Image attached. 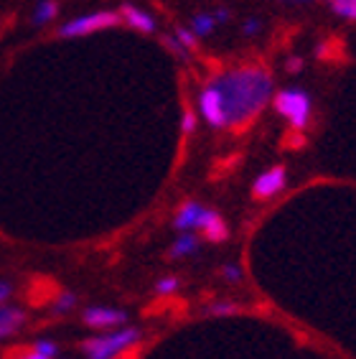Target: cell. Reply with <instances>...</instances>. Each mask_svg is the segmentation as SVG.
<instances>
[{"label":"cell","mask_w":356,"mask_h":359,"mask_svg":"<svg viewBox=\"0 0 356 359\" xmlns=\"http://www.w3.org/2000/svg\"><path fill=\"white\" fill-rule=\"evenodd\" d=\"M206 84L214 90V95L219 97L224 128L249 125L275 97L273 74L265 67H257V64L226 69L214 79H209Z\"/></svg>","instance_id":"obj_1"},{"label":"cell","mask_w":356,"mask_h":359,"mask_svg":"<svg viewBox=\"0 0 356 359\" xmlns=\"http://www.w3.org/2000/svg\"><path fill=\"white\" fill-rule=\"evenodd\" d=\"M140 339L143 334L137 332L135 326H120V329L87 339L82 344V352L87 359H123V354L130 352Z\"/></svg>","instance_id":"obj_2"},{"label":"cell","mask_w":356,"mask_h":359,"mask_svg":"<svg viewBox=\"0 0 356 359\" xmlns=\"http://www.w3.org/2000/svg\"><path fill=\"white\" fill-rule=\"evenodd\" d=\"M275 110L278 115L288 120V125L293 130H306L310 123V112H313V102L310 95L301 87H285L273 97Z\"/></svg>","instance_id":"obj_3"},{"label":"cell","mask_w":356,"mask_h":359,"mask_svg":"<svg viewBox=\"0 0 356 359\" xmlns=\"http://www.w3.org/2000/svg\"><path fill=\"white\" fill-rule=\"evenodd\" d=\"M123 21V15L115 11H92V13L76 15L71 21L59 26V36L62 39H82V36L97 34V31H107L115 28L117 23Z\"/></svg>","instance_id":"obj_4"},{"label":"cell","mask_w":356,"mask_h":359,"mask_svg":"<svg viewBox=\"0 0 356 359\" xmlns=\"http://www.w3.org/2000/svg\"><path fill=\"white\" fill-rule=\"evenodd\" d=\"M82 321L92 329H120L128 324V313L110 306H89L82 311Z\"/></svg>","instance_id":"obj_5"},{"label":"cell","mask_w":356,"mask_h":359,"mask_svg":"<svg viewBox=\"0 0 356 359\" xmlns=\"http://www.w3.org/2000/svg\"><path fill=\"white\" fill-rule=\"evenodd\" d=\"M285 187H288V171L282 166H273V168H267V171H262L260 176L254 179L252 191L257 199H273V196H278Z\"/></svg>","instance_id":"obj_6"},{"label":"cell","mask_w":356,"mask_h":359,"mask_svg":"<svg viewBox=\"0 0 356 359\" xmlns=\"http://www.w3.org/2000/svg\"><path fill=\"white\" fill-rule=\"evenodd\" d=\"M204 232V237L209 242H224L229 237V229H226V222L221 219L219 212H214V209H204V215L199 219V227Z\"/></svg>","instance_id":"obj_7"},{"label":"cell","mask_w":356,"mask_h":359,"mask_svg":"<svg viewBox=\"0 0 356 359\" xmlns=\"http://www.w3.org/2000/svg\"><path fill=\"white\" fill-rule=\"evenodd\" d=\"M120 15H123V21L135 28V31H143V34H153V31H156V18H153L148 11H143V8L125 3V6L120 8Z\"/></svg>","instance_id":"obj_8"},{"label":"cell","mask_w":356,"mask_h":359,"mask_svg":"<svg viewBox=\"0 0 356 359\" xmlns=\"http://www.w3.org/2000/svg\"><path fill=\"white\" fill-rule=\"evenodd\" d=\"M26 324V313L23 309L15 306H0V339L13 337L15 332H21Z\"/></svg>","instance_id":"obj_9"},{"label":"cell","mask_w":356,"mask_h":359,"mask_svg":"<svg viewBox=\"0 0 356 359\" xmlns=\"http://www.w3.org/2000/svg\"><path fill=\"white\" fill-rule=\"evenodd\" d=\"M201 215H204V207L196 204V201H189V204H184V207L178 209L176 222H173V224H176L178 232H191V229L199 227Z\"/></svg>","instance_id":"obj_10"},{"label":"cell","mask_w":356,"mask_h":359,"mask_svg":"<svg viewBox=\"0 0 356 359\" xmlns=\"http://www.w3.org/2000/svg\"><path fill=\"white\" fill-rule=\"evenodd\" d=\"M196 252H199V240H196V235H191V232H181V237L173 242V248H171L173 260H178V257L196 255Z\"/></svg>","instance_id":"obj_11"},{"label":"cell","mask_w":356,"mask_h":359,"mask_svg":"<svg viewBox=\"0 0 356 359\" xmlns=\"http://www.w3.org/2000/svg\"><path fill=\"white\" fill-rule=\"evenodd\" d=\"M59 15V3L56 0H41L39 6L34 8V23L36 26H46Z\"/></svg>","instance_id":"obj_12"},{"label":"cell","mask_w":356,"mask_h":359,"mask_svg":"<svg viewBox=\"0 0 356 359\" xmlns=\"http://www.w3.org/2000/svg\"><path fill=\"white\" fill-rule=\"evenodd\" d=\"M217 26H219V21H217V15L214 13H199V15H193L191 31L196 34V39H206V36L214 34V28Z\"/></svg>","instance_id":"obj_13"},{"label":"cell","mask_w":356,"mask_h":359,"mask_svg":"<svg viewBox=\"0 0 356 359\" xmlns=\"http://www.w3.org/2000/svg\"><path fill=\"white\" fill-rule=\"evenodd\" d=\"M329 8L338 18L356 21V0H329Z\"/></svg>","instance_id":"obj_14"},{"label":"cell","mask_w":356,"mask_h":359,"mask_svg":"<svg viewBox=\"0 0 356 359\" xmlns=\"http://www.w3.org/2000/svg\"><path fill=\"white\" fill-rule=\"evenodd\" d=\"M76 304H79V298H76V293H71V290H64V293H59L54 301V313H69L71 309H76Z\"/></svg>","instance_id":"obj_15"},{"label":"cell","mask_w":356,"mask_h":359,"mask_svg":"<svg viewBox=\"0 0 356 359\" xmlns=\"http://www.w3.org/2000/svg\"><path fill=\"white\" fill-rule=\"evenodd\" d=\"M237 311H240V306L232 304V301H214V304L206 309L209 316H234Z\"/></svg>","instance_id":"obj_16"},{"label":"cell","mask_w":356,"mask_h":359,"mask_svg":"<svg viewBox=\"0 0 356 359\" xmlns=\"http://www.w3.org/2000/svg\"><path fill=\"white\" fill-rule=\"evenodd\" d=\"M181 288V280H178L176 276H165L160 278L156 283V293L158 296H171V293H176V290Z\"/></svg>","instance_id":"obj_17"},{"label":"cell","mask_w":356,"mask_h":359,"mask_svg":"<svg viewBox=\"0 0 356 359\" xmlns=\"http://www.w3.org/2000/svg\"><path fill=\"white\" fill-rule=\"evenodd\" d=\"M34 349L39 354H43V357H48V359L59 357V344H56V341H51V339H39V341L34 344Z\"/></svg>","instance_id":"obj_18"},{"label":"cell","mask_w":356,"mask_h":359,"mask_svg":"<svg viewBox=\"0 0 356 359\" xmlns=\"http://www.w3.org/2000/svg\"><path fill=\"white\" fill-rule=\"evenodd\" d=\"M165 46H168L173 54H176V59H181V62H189V54H191V51H189V48H186L181 41H178L176 36H168V39H165Z\"/></svg>","instance_id":"obj_19"},{"label":"cell","mask_w":356,"mask_h":359,"mask_svg":"<svg viewBox=\"0 0 356 359\" xmlns=\"http://www.w3.org/2000/svg\"><path fill=\"white\" fill-rule=\"evenodd\" d=\"M178 39V41L184 43L186 48H189V51H191V48H196V43H199V39H196V34H193V31H186V28H178L176 34H173Z\"/></svg>","instance_id":"obj_20"},{"label":"cell","mask_w":356,"mask_h":359,"mask_svg":"<svg viewBox=\"0 0 356 359\" xmlns=\"http://www.w3.org/2000/svg\"><path fill=\"white\" fill-rule=\"evenodd\" d=\"M242 276H245V273H242V268H237V265H232V263L221 268V278H224L226 283H240Z\"/></svg>","instance_id":"obj_21"},{"label":"cell","mask_w":356,"mask_h":359,"mask_svg":"<svg viewBox=\"0 0 356 359\" xmlns=\"http://www.w3.org/2000/svg\"><path fill=\"white\" fill-rule=\"evenodd\" d=\"M196 125H199L196 115H193L191 110H186L184 118H181V133H184V135H191V133L196 130Z\"/></svg>","instance_id":"obj_22"},{"label":"cell","mask_w":356,"mask_h":359,"mask_svg":"<svg viewBox=\"0 0 356 359\" xmlns=\"http://www.w3.org/2000/svg\"><path fill=\"white\" fill-rule=\"evenodd\" d=\"M242 31H245V36H257L262 31L260 18H247L245 26H242Z\"/></svg>","instance_id":"obj_23"},{"label":"cell","mask_w":356,"mask_h":359,"mask_svg":"<svg viewBox=\"0 0 356 359\" xmlns=\"http://www.w3.org/2000/svg\"><path fill=\"white\" fill-rule=\"evenodd\" d=\"M11 296H13V285L8 283V280H0V306H6Z\"/></svg>","instance_id":"obj_24"},{"label":"cell","mask_w":356,"mask_h":359,"mask_svg":"<svg viewBox=\"0 0 356 359\" xmlns=\"http://www.w3.org/2000/svg\"><path fill=\"white\" fill-rule=\"evenodd\" d=\"M285 69H288L290 74H298V72L303 69V59H301V56H290L288 64H285Z\"/></svg>","instance_id":"obj_25"},{"label":"cell","mask_w":356,"mask_h":359,"mask_svg":"<svg viewBox=\"0 0 356 359\" xmlns=\"http://www.w3.org/2000/svg\"><path fill=\"white\" fill-rule=\"evenodd\" d=\"M15 359H48V357H43V354H39L36 349H31V352H23V354H18Z\"/></svg>","instance_id":"obj_26"},{"label":"cell","mask_w":356,"mask_h":359,"mask_svg":"<svg viewBox=\"0 0 356 359\" xmlns=\"http://www.w3.org/2000/svg\"><path fill=\"white\" fill-rule=\"evenodd\" d=\"M288 3H310V0H288Z\"/></svg>","instance_id":"obj_27"}]
</instances>
